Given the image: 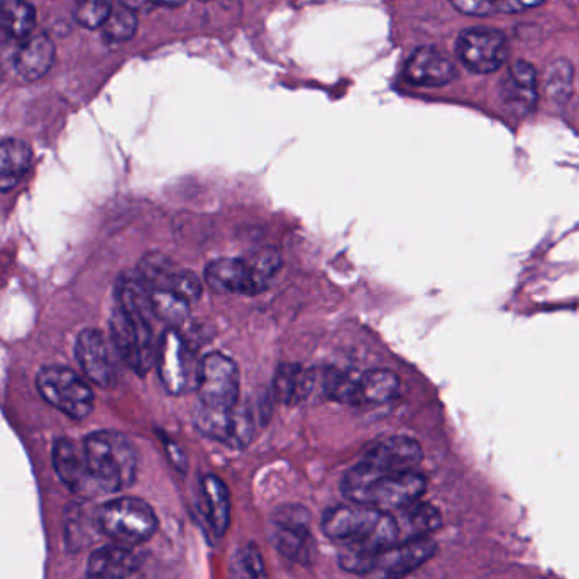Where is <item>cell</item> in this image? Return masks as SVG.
<instances>
[{
  "instance_id": "1",
  "label": "cell",
  "mask_w": 579,
  "mask_h": 579,
  "mask_svg": "<svg viewBox=\"0 0 579 579\" xmlns=\"http://www.w3.org/2000/svg\"><path fill=\"white\" fill-rule=\"evenodd\" d=\"M427 490L426 476L417 471L385 475L359 461L344 475L341 491L351 504L366 505L394 514L420 500Z\"/></svg>"
},
{
  "instance_id": "2",
  "label": "cell",
  "mask_w": 579,
  "mask_h": 579,
  "mask_svg": "<svg viewBox=\"0 0 579 579\" xmlns=\"http://www.w3.org/2000/svg\"><path fill=\"white\" fill-rule=\"evenodd\" d=\"M83 455L99 495L125 490L136 481L138 455L128 437L99 430L83 440Z\"/></svg>"
},
{
  "instance_id": "3",
  "label": "cell",
  "mask_w": 579,
  "mask_h": 579,
  "mask_svg": "<svg viewBox=\"0 0 579 579\" xmlns=\"http://www.w3.org/2000/svg\"><path fill=\"white\" fill-rule=\"evenodd\" d=\"M96 529L122 546L148 542L158 530V517L141 498L122 497L105 501L93 514Z\"/></svg>"
},
{
  "instance_id": "4",
  "label": "cell",
  "mask_w": 579,
  "mask_h": 579,
  "mask_svg": "<svg viewBox=\"0 0 579 579\" xmlns=\"http://www.w3.org/2000/svg\"><path fill=\"white\" fill-rule=\"evenodd\" d=\"M151 318L131 315L115 308L111 317V341L119 358L136 372L146 375L156 362Z\"/></svg>"
},
{
  "instance_id": "5",
  "label": "cell",
  "mask_w": 579,
  "mask_h": 579,
  "mask_svg": "<svg viewBox=\"0 0 579 579\" xmlns=\"http://www.w3.org/2000/svg\"><path fill=\"white\" fill-rule=\"evenodd\" d=\"M38 392L61 414L73 420H83L93 410V392L72 368L61 365L44 366L37 376Z\"/></svg>"
},
{
  "instance_id": "6",
  "label": "cell",
  "mask_w": 579,
  "mask_h": 579,
  "mask_svg": "<svg viewBox=\"0 0 579 579\" xmlns=\"http://www.w3.org/2000/svg\"><path fill=\"white\" fill-rule=\"evenodd\" d=\"M273 546L288 561L312 565L317 546L311 530V511L302 505H283L272 517Z\"/></svg>"
},
{
  "instance_id": "7",
  "label": "cell",
  "mask_w": 579,
  "mask_h": 579,
  "mask_svg": "<svg viewBox=\"0 0 579 579\" xmlns=\"http://www.w3.org/2000/svg\"><path fill=\"white\" fill-rule=\"evenodd\" d=\"M154 365L170 394H186L197 386L199 363H195L193 351L175 327H169L161 334Z\"/></svg>"
},
{
  "instance_id": "8",
  "label": "cell",
  "mask_w": 579,
  "mask_h": 579,
  "mask_svg": "<svg viewBox=\"0 0 579 579\" xmlns=\"http://www.w3.org/2000/svg\"><path fill=\"white\" fill-rule=\"evenodd\" d=\"M197 394L202 405L214 410H231L240 398L236 363L221 353H211L199 363Z\"/></svg>"
},
{
  "instance_id": "9",
  "label": "cell",
  "mask_w": 579,
  "mask_h": 579,
  "mask_svg": "<svg viewBox=\"0 0 579 579\" xmlns=\"http://www.w3.org/2000/svg\"><path fill=\"white\" fill-rule=\"evenodd\" d=\"M456 54L469 72L488 75L507 61V38L497 29H466L456 41Z\"/></svg>"
},
{
  "instance_id": "10",
  "label": "cell",
  "mask_w": 579,
  "mask_h": 579,
  "mask_svg": "<svg viewBox=\"0 0 579 579\" xmlns=\"http://www.w3.org/2000/svg\"><path fill=\"white\" fill-rule=\"evenodd\" d=\"M195 424L209 439L217 440L233 449H244L250 446L256 433L253 414L240 405L231 410H214L202 405L195 417Z\"/></svg>"
},
{
  "instance_id": "11",
  "label": "cell",
  "mask_w": 579,
  "mask_h": 579,
  "mask_svg": "<svg viewBox=\"0 0 579 579\" xmlns=\"http://www.w3.org/2000/svg\"><path fill=\"white\" fill-rule=\"evenodd\" d=\"M114 344L99 329H85L77 337L75 356L87 378L102 388L118 383Z\"/></svg>"
},
{
  "instance_id": "12",
  "label": "cell",
  "mask_w": 579,
  "mask_h": 579,
  "mask_svg": "<svg viewBox=\"0 0 579 579\" xmlns=\"http://www.w3.org/2000/svg\"><path fill=\"white\" fill-rule=\"evenodd\" d=\"M423 458V447L417 440L407 436H390L369 444L359 461L385 475H398L415 471Z\"/></svg>"
},
{
  "instance_id": "13",
  "label": "cell",
  "mask_w": 579,
  "mask_h": 579,
  "mask_svg": "<svg viewBox=\"0 0 579 579\" xmlns=\"http://www.w3.org/2000/svg\"><path fill=\"white\" fill-rule=\"evenodd\" d=\"M437 544L433 537L395 544L378 552L373 562V572H379L386 579L402 578L429 562L436 556Z\"/></svg>"
},
{
  "instance_id": "14",
  "label": "cell",
  "mask_w": 579,
  "mask_h": 579,
  "mask_svg": "<svg viewBox=\"0 0 579 579\" xmlns=\"http://www.w3.org/2000/svg\"><path fill=\"white\" fill-rule=\"evenodd\" d=\"M53 466L58 478L80 497H96L95 485L87 466L83 447L77 446L72 439L61 437L53 446Z\"/></svg>"
},
{
  "instance_id": "15",
  "label": "cell",
  "mask_w": 579,
  "mask_h": 579,
  "mask_svg": "<svg viewBox=\"0 0 579 579\" xmlns=\"http://www.w3.org/2000/svg\"><path fill=\"white\" fill-rule=\"evenodd\" d=\"M404 77L415 87H444L458 77L455 63L433 47L415 50L405 63Z\"/></svg>"
},
{
  "instance_id": "16",
  "label": "cell",
  "mask_w": 579,
  "mask_h": 579,
  "mask_svg": "<svg viewBox=\"0 0 579 579\" xmlns=\"http://www.w3.org/2000/svg\"><path fill=\"white\" fill-rule=\"evenodd\" d=\"M501 101L511 115L529 114L536 108L537 99V72L527 61H515L508 69L500 87Z\"/></svg>"
},
{
  "instance_id": "17",
  "label": "cell",
  "mask_w": 579,
  "mask_h": 579,
  "mask_svg": "<svg viewBox=\"0 0 579 579\" xmlns=\"http://www.w3.org/2000/svg\"><path fill=\"white\" fill-rule=\"evenodd\" d=\"M141 568V558L122 544L99 547L87 562L89 579H128Z\"/></svg>"
},
{
  "instance_id": "18",
  "label": "cell",
  "mask_w": 579,
  "mask_h": 579,
  "mask_svg": "<svg viewBox=\"0 0 579 579\" xmlns=\"http://www.w3.org/2000/svg\"><path fill=\"white\" fill-rule=\"evenodd\" d=\"M392 515L397 526L398 544L427 539L443 527V515L426 501H415Z\"/></svg>"
},
{
  "instance_id": "19",
  "label": "cell",
  "mask_w": 579,
  "mask_h": 579,
  "mask_svg": "<svg viewBox=\"0 0 579 579\" xmlns=\"http://www.w3.org/2000/svg\"><path fill=\"white\" fill-rule=\"evenodd\" d=\"M54 61V44L44 32L31 34L14 57L16 73L26 82L43 79Z\"/></svg>"
},
{
  "instance_id": "20",
  "label": "cell",
  "mask_w": 579,
  "mask_h": 579,
  "mask_svg": "<svg viewBox=\"0 0 579 579\" xmlns=\"http://www.w3.org/2000/svg\"><path fill=\"white\" fill-rule=\"evenodd\" d=\"M400 390V379L388 369H373L356 378L353 404L383 405L394 400Z\"/></svg>"
},
{
  "instance_id": "21",
  "label": "cell",
  "mask_w": 579,
  "mask_h": 579,
  "mask_svg": "<svg viewBox=\"0 0 579 579\" xmlns=\"http://www.w3.org/2000/svg\"><path fill=\"white\" fill-rule=\"evenodd\" d=\"M32 150L26 141L4 140L0 143V192H11L31 169Z\"/></svg>"
},
{
  "instance_id": "22",
  "label": "cell",
  "mask_w": 579,
  "mask_h": 579,
  "mask_svg": "<svg viewBox=\"0 0 579 579\" xmlns=\"http://www.w3.org/2000/svg\"><path fill=\"white\" fill-rule=\"evenodd\" d=\"M205 282L219 294L250 295L244 260H234V257L214 260L205 268Z\"/></svg>"
},
{
  "instance_id": "23",
  "label": "cell",
  "mask_w": 579,
  "mask_h": 579,
  "mask_svg": "<svg viewBox=\"0 0 579 579\" xmlns=\"http://www.w3.org/2000/svg\"><path fill=\"white\" fill-rule=\"evenodd\" d=\"M202 494L207 508V519L215 536L222 537L231 524V495L227 485L219 476L205 475L202 478Z\"/></svg>"
},
{
  "instance_id": "24",
  "label": "cell",
  "mask_w": 579,
  "mask_h": 579,
  "mask_svg": "<svg viewBox=\"0 0 579 579\" xmlns=\"http://www.w3.org/2000/svg\"><path fill=\"white\" fill-rule=\"evenodd\" d=\"M250 295H257L268 290L282 268V254L275 247H263L244 257Z\"/></svg>"
},
{
  "instance_id": "25",
  "label": "cell",
  "mask_w": 579,
  "mask_h": 579,
  "mask_svg": "<svg viewBox=\"0 0 579 579\" xmlns=\"http://www.w3.org/2000/svg\"><path fill=\"white\" fill-rule=\"evenodd\" d=\"M37 26V9L28 0H0V31L14 40H28Z\"/></svg>"
},
{
  "instance_id": "26",
  "label": "cell",
  "mask_w": 579,
  "mask_h": 579,
  "mask_svg": "<svg viewBox=\"0 0 579 579\" xmlns=\"http://www.w3.org/2000/svg\"><path fill=\"white\" fill-rule=\"evenodd\" d=\"M314 386L311 373L298 365H282L275 375V395L283 404L305 400Z\"/></svg>"
},
{
  "instance_id": "27",
  "label": "cell",
  "mask_w": 579,
  "mask_h": 579,
  "mask_svg": "<svg viewBox=\"0 0 579 579\" xmlns=\"http://www.w3.org/2000/svg\"><path fill=\"white\" fill-rule=\"evenodd\" d=\"M102 37L108 43H125L136 34V11L121 4L112 6L111 14L102 24Z\"/></svg>"
},
{
  "instance_id": "28",
  "label": "cell",
  "mask_w": 579,
  "mask_h": 579,
  "mask_svg": "<svg viewBox=\"0 0 579 579\" xmlns=\"http://www.w3.org/2000/svg\"><path fill=\"white\" fill-rule=\"evenodd\" d=\"M176 270L173 268L169 257L160 253H150L143 257L138 266V275L143 280L144 285L154 292V290H170L173 275Z\"/></svg>"
},
{
  "instance_id": "29",
  "label": "cell",
  "mask_w": 579,
  "mask_h": 579,
  "mask_svg": "<svg viewBox=\"0 0 579 579\" xmlns=\"http://www.w3.org/2000/svg\"><path fill=\"white\" fill-rule=\"evenodd\" d=\"M151 292V290H150ZM154 317L170 324V327L180 326L189 317L190 304L173 294L170 290H154L151 292Z\"/></svg>"
},
{
  "instance_id": "30",
  "label": "cell",
  "mask_w": 579,
  "mask_h": 579,
  "mask_svg": "<svg viewBox=\"0 0 579 579\" xmlns=\"http://www.w3.org/2000/svg\"><path fill=\"white\" fill-rule=\"evenodd\" d=\"M547 92L558 102H566L572 85V69L568 61H558L547 73Z\"/></svg>"
},
{
  "instance_id": "31",
  "label": "cell",
  "mask_w": 579,
  "mask_h": 579,
  "mask_svg": "<svg viewBox=\"0 0 579 579\" xmlns=\"http://www.w3.org/2000/svg\"><path fill=\"white\" fill-rule=\"evenodd\" d=\"M111 0H82L77 2L75 18L83 28H102L111 14Z\"/></svg>"
},
{
  "instance_id": "32",
  "label": "cell",
  "mask_w": 579,
  "mask_h": 579,
  "mask_svg": "<svg viewBox=\"0 0 579 579\" xmlns=\"http://www.w3.org/2000/svg\"><path fill=\"white\" fill-rule=\"evenodd\" d=\"M170 292L179 295L183 301L193 304L202 297L204 292V285H202L201 278L189 270H176L173 275L172 285H170Z\"/></svg>"
},
{
  "instance_id": "33",
  "label": "cell",
  "mask_w": 579,
  "mask_h": 579,
  "mask_svg": "<svg viewBox=\"0 0 579 579\" xmlns=\"http://www.w3.org/2000/svg\"><path fill=\"white\" fill-rule=\"evenodd\" d=\"M263 572H265V562H263L256 547L250 544L237 555V579H260Z\"/></svg>"
},
{
  "instance_id": "34",
  "label": "cell",
  "mask_w": 579,
  "mask_h": 579,
  "mask_svg": "<svg viewBox=\"0 0 579 579\" xmlns=\"http://www.w3.org/2000/svg\"><path fill=\"white\" fill-rule=\"evenodd\" d=\"M459 12L466 16H490L494 14V0H450Z\"/></svg>"
},
{
  "instance_id": "35",
  "label": "cell",
  "mask_w": 579,
  "mask_h": 579,
  "mask_svg": "<svg viewBox=\"0 0 579 579\" xmlns=\"http://www.w3.org/2000/svg\"><path fill=\"white\" fill-rule=\"evenodd\" d=\"M544 0H494L495 12L504 14H520L529 9L539 8Z\"/></svg>"
},
{
  "instance_id": "36",
  "label": "cell",
  "mask_w": 579,
  "mask_h": 579,
  "mask_svg": "<svg viewBox=\"0 0 579 579\" xmlns=\"http://www.w3.org/2000/svg\"><path fill=\"white\" fill-rule=\"evenodd\" d=\"M153 4L165 6V8H179L185 0H150Z\"/></svg>"
}]
</instances>
